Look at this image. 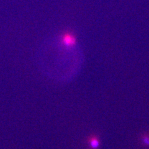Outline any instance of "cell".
<instances>
[{
    "instance_id": "cell-1",
    "label": "cell",
    "mask_w": 149,
    "mask_h": 149,
    "mask_svg": "<svg viewBox=\"0 0 149 149\" xmlns=\"http://www.w3.org/2000/svg\"><path fill=\"white\" fill-rule=\"evenodd\" d=\"M62 41L65 46L70 47L74 45L76 39L72 35L70 34H65L62 37Z\"/></svg>"
},
{
    "instance_id": "cell-3",
    "label": "cell",
    "mask_w": 149,
    "mask_h": 149,
    "mask_svg": "<svg viewBox=\"0 0 149 149\" xmlns=\"http://www.w3.org/2000/svg\"><path fill=\"white\" fill-rule=\"evenodd\" d=\"M142 143L145 146H149V136L148 135H143L142 137Z\"/></svg>"
},
{
    "instance_id": "cell-2",
    "label": "cell",
    "mask_w": 149,
    "mask_h": 149,
    "mask_svg": "<svg viewBox=\"0 0 149 149\" xmlns=\"http://www.w3.org/2000/svg\"><path fill=\"white\" fill-rule=\"evenodd\" d=\"M90 145L93 148H96L99 146V141L96 138H93L91 140Z\"/></svg>"
}]
</instances>
